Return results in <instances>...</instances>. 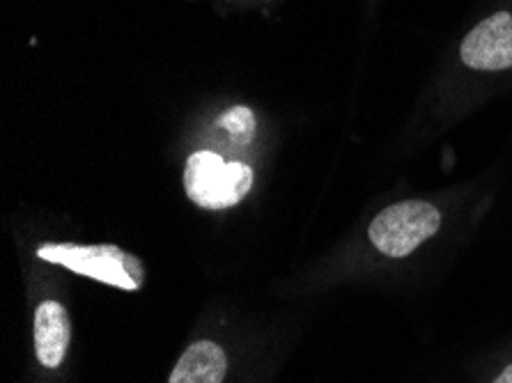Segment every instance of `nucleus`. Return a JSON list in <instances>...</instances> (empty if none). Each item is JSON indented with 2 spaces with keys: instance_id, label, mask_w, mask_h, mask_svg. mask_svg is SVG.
I'll return each mask as SVG.
<instances>
[{
  "instance_id": "f03ea898",
  "label": "nucleus",
  "mask_w": 512,
  "mask_h": 383,
  "mask_svg": "<svg viewBox=\"0 0 512 383\" xmlns=\"http://www.w3.org/2000/svg\"><path fill=\"white\" fill-rule=\"evenodd\" d=\"M37 257L127 292H136L145 283L143 262L113 244H42L37 248Z\"/></svg>"
},
{
  "instance_id": "39448f33",
  "label": "nucleus",
  "mask_w": 512,
  "mask_h": 383,
  "mask_svg": "<svg viewBox=\"0 0 512 383\" xmlns=\"http://www.w3.org/2000/svg\"><path fill=\"white\" fill-rule=\"evenodd\" d=\"M72 338L67 310L56 301H44L35 312V349L44 367H58L65 361Z\"/></svg>"
},
{
  "instance_id": "423d86ee",
  "label": "nucleus",
  "mask_w": 512,
  "mask_h": 383,
  "mask_svg": "<svg viewBox=\"0 0 512 383\" xmlns=\"http://www.w3.org/2000/svg\"><path fill=\"white\" fill-rule=\"evenodd\" d=\"M228 358L216 342H196L177 361L168 383H223Z\"/></svg>"
},
{
  "instance_id": "6e6552de",
  "label": "nucleus",
  "mask_w": 512,
  "mask_h": 383,
  "mask_svg": "<svg viewBox=\"0 0 512 383\" xmlns=\"http://www.w3.org/2000/svg\"><path fill=\"white\" fill-rule=\"evenodd\" d=\"M492 383H512V363L506 367V370H503L499 377H496Z\"/></svg>"
},
{
  "instance_id": "0eeeda50",
  "label": "nucleus",
  "mask_w": 512,
  "mask_h": 383,
  "mask_svg": "<svg viewBox=\"0 0 512 383\" xmlns=\"http://www.w3.org/2000/svg\"><path fill=\"white\" fill-rule=\"evenodd\" d=\"M219 127L226 131V134L237 140V143L246 145L248 140L253 138V131H255V115L248 111L246 106H235L230 108L228 113L221 115L219 120Z\"/></svg>"
},
{
  "instance_id": "f257e3e1",
  "label": "nucleus",
  "mask_w": 512,
  "mask_h": 383,
  "mask_svg": "<svg viewBox=\"0 0 512 383\" xmlns=\"http://www.w3.org/2000/svg\"><path fill=\"white\" fill-rule=\"evenodd\" d=\"M441 223H444V211L434 202L423 198L398 200L372 218L368 241L377 253L391 260H402L437 237Z\"/></svg>"
},
{
  "instance_id": "7ed1b4c3",
  "label": "nucleus",
  "mask_w": 512,
  "mask_h": 383,
  "mask_svg": "<svg viewBox=\"0 0 512 383\" xmlns=\"http://www.w3.org/2000/svg\"><path fill=\"white\" fill-rule=\"evenodd\" d=\"M253 170L244 163H226L214 152H196L184 168L186 195L205 209H226L246 198Z\"/></svg>"
},
{
  "instance_id": "20e7f679",
  "label": "nucleus",
  "mask_w": 512,
  "mask_h": 383,
  "mask_svg": "<svg viewBox=\"0 0 512 383\" xmlns=\"http://www.w3.org/2000/svg\"><path fill=\"white\" fill-rule=\"evenodd\" d=\"M460 65L478 74H501L512 69V12L499 10L478 21L457 49Z\"/></svg>"
}]
</instances>
